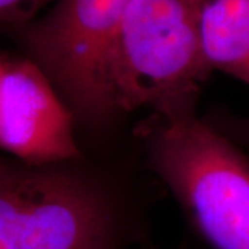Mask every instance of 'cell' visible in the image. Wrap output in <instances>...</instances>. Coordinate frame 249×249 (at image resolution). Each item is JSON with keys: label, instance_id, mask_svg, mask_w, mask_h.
<instances>
[{"label": "cell", "instance_id": "cell-1", "mask_svg": "<svg viewBox=\"0 0 249 249\" xmlns=\"http://www.w3.org/2000/svg\"><path fill=\"white\" fill-rule=\"evenodd\" d=\"M151 168L213 249H249V160L196 108L139 127Z\"/></svg>", "mask_w": 249, "mask_h": 249}, {"label": "cell", "instance_id": "cell-2", "mask_svg": "<svg viewBox=\"0 0 249 249\" xmlns=\"http://www.w3.org/2000/svg\"><path fill=\"white\" fill-rule=\"evenodd\" d=\"M202 0H134L104 62L111 112L196 108L212 72L199 39Z\"/></svg>", "mask_w": 249, "mask_h": 249}, {"label": "cell", "instance_id": "cell-3", "mask_svg": "<svg viewBox=\"0 0 249 249\" xmlns=\"http://www.w3.org/2000/svg\"><path fill=\"white\" fill-rule=\"evenodd\" d=\"M108 205L86 180L0 157V249H112Z\"/></svg>", "mask_w": 249, "mask_h": 249}, {"label": "cell", "instance_id": "cell-4", "mask_svg": "<svg viewBox=\"0 0 249 249\" xmlns=\"http://www.w3.org/2000/svg\"><path fill=\"white\" fill-rule=\"evenodd\" d=\"M134 0H54L22 35L28 58L52 80L72 112L97 119L111 114L104 62Z\"/></svg>", "mask_w": 249, "mask_h": 249}, {"label": "cell", "instance_id": "cell-5", "mask_svg": "<svg viewBox=\"0 0 249 249\" xmlns=\"http://www.w3.org/2000/svg\"><path fill=\"white\" fill-rule=\"evenodd\" d=\"M0 150L37 166L79 158L72 109L28 57L3 58L0 67Z\"/></svg>", "mask_w": 249, "mask_h": 249}, {"label": "cell", "instance_id": "cell-6", "mask_svg": "<svg viewBox=\"0 0 249 249\" xmlns=\"http://www.w3.org/2000/svg\"><path fill=\"white\" fill-rule=\"evenodd\" d=\"M199 39L209 71L249 88V0H202Z\"/></svg>", "mask_w": 249, "mask_h": 249}, {"label": "cell", "instance_id": "cell-7", "mask_svg": "<svg viewBox=\"0 0 249 249\" xmlns=\"http://www.w3.org/2000/svg\"><path fill=\"white\" fill-rule=\"evenodd\" d=\"M49 1L54 0H0V22L28 25Z\"/></svg>", "mask_w": 249, "mask_h": 249}, {"label": "cell", "instance_id": "cell-8", "mask_svg": "<svg viewBox=\"0 0 249 249\" xmlns=\"http://www.w3.org/2000/svg\"><path fill=\"white\" fill-rule=\"evenodd\" d=\"M209 122L237 145H245L249 148V116L220 114V115H214Z\"/></svg>", "mask_w": 249, "mask_h": 249}, {"label": "cell", "instance_id": "cell-9", "mask_svg": "<svg viewBox=\"0 0 249 249\" xmlns=\"http://www.w3.org/2000/svg\"><path fill=\"white\" fill-rule=\"evenodd\" d=\"M1 62H3V57H0V67H1Z\"/></svg>", "mask_w": 249, "mask_h": 249}]
</instances>
